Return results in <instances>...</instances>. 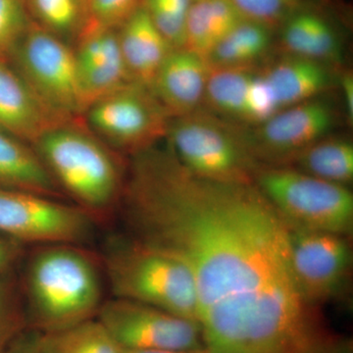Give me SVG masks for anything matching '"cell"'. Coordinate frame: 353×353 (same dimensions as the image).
Returning a JSON list of instances; mask_svg holds the SVG:
<instances>
[{"mask_svg": "<svg viewBox=\"0 0 353 353\" xmlns=\"http://www.w3.org/2000/svg\"><path fill=\"white\" fill-rule=\"evenodd\" d=\"M124 192L136 239L190 271L206 353H352L299 289L287 223L255 183L194 175L154 145L132 155Z\"/></svg>", "mask_w": 353, "mask_h": 353, "instance_id": "cell-1", "label": "cell"}, {"mask_svg": "<svg viewBox=\"0 0 353 353\" xmlns=\"http://www.w3.org/2000/svg\"><path fill=\"white\" fill-rule=\"evenodd\" d=\"M27 287L31 315L41 332L92 319L102 304L94 260L74 245L43 246L30 262Z\"/></svg>", "mask_w": 353, "mask_h": 353, "instance_id": "cell-2", "label": "cell"}, {"mask_svg": "<svg viewBox=\"0 0 353 353\" xmlns=\"http://www.w3.org/2000/svg\"><path fill=\"white\" fill-rule=\"evenodd\" d=\"M32 146L59 190L87 212L108 208L124 188L117 158L80 120L53 128Z\"/></svg>", "mask_w": 353, "mask_h": 353, "instance_id": "cell-3", "label": "cell"}, {"mask_svg": "<svg viewBox=\"0 0 353 353\" xmlns=\"http://www.w3.org/2000/svg\"><path fill=\"white\" fill-rule=\"evenodd\" d=\"M114 296L196 321V297L187 267L161 248L134 239L114 243L105 256Z\"/></svg>", "mask_w": 353, "mask_h": 353, "instance_id": "cell-4", "label": "cell"}, {"mask_svg": "<svg viewBox=\"0 0 353 353\" xmlns=\"http://www.w3.org/2000/svg\"><path fill=\"white\" fill-rule=\"evenodd\" d=\"M165 139L188 171L208 180L254 183L264 166L255 157L245 132L199 110L171 118Z\"/></svg>", "mask_w": 353, "mask_h": 353, "instance_id": "cell-5", "label": "cell"}, {"mask_svg": "<svg viewBox=\"0 0 353 353\" xmlns=\"http://www.w3.org/2000/svg\"><path fill=\"white\" fill-rule=\"evenodd\" d=\"M254 183L290 226L352 236L353 194L345 185L285 166H262Z\"/></svg>", "mask_w": 353, "mask_h": 353, "instance_id": "cell-6", "label": "cell"}, {"mask_svg": "<svg viewBox=\"0 0 353 353\" xmlns=\"http://www.w3.org/2000/svg\"><path fill=\"white\" fill-rule=\"evenodd\" d=\"M81 117L106 145L132 154L165 139L171 119L152 90L134 82L97 99Z\"/></svg>", "mask_w": 353, "mask_h": 353, "instance_id": "cell-7", "label": "cell"}, {"mask_svg": "<svg viewBox=\"0 0 353 353\" xmlns=\"http://www.w3.org/2000/svg\"><path fill=\"white\" fill-rule=\"evenodd\" d=\"M8 61L48 108L68 119L81 117L73 46L32 22Z\"/></svg>", "mask_w": 353, "mask_h": 353, "instance_id": "cell-8", "label": "cell"}, {"mask_svg": "<svg viewBox=\"0 0 353 353\" xmlns=\"http://www.w3.org/2000/svg\"><path fill=\"white\" fill-rule=\"evenodd\" d=\"M92 228L85 209L43 194L0 187V234L18 243L75 245L87 240Z\"/></svg>", "mask_w": 353, "mask_h": 353, "instance_id": "cell-9", "label": "cell"}, {"mask_svg": "<svg viewBox=\"0 0 353 353\" xmlns=\"http://www.w3.org/2000/svg\"><path fill=\"white\" fill-rule=\"evenodd\" d=\"M97 320L123 350L203 348L197 323L138 301L115 297L101 304Z\"/></svg>", "mask_w": 353, "mask_h": 353, "instance_id": "cell-10", "label": "cell"}, {"mask_svg": "<svg viewBox=\"0 0 353 353\" xmlns=\"http://www.w3.org/2000/svg\"><path fill=\"white\" fill-rule=\"evenodd\" d=\"M288 229L292 269L305 299L321 307L341 296L352 276L350 236L290 225Z\"/></svg>", "mask_w": 353, "mask_h": 353, "instance_id": "cell-11", "label": "cell"}, {"mask_svg": "<svg viewBox=\"0 0 353 353\" xmlns=\"http://www.w3.org/2000/svg\"><path fill=\"white\" fill-rule=\"evenodd\" d=\"M334 122L333 109L317 97L282 109L257 125L252 134H248V139L260 163L272 162L281 166L292 162L309 145L326 138Z\"/></svg>", "mask_w": 353, "mask_h": 353, "instance_id": "cell-12", "label": "cell"}, {"mask_svg": "<svg viewBox=\"0 0 353 353\" xmlns=\"http://www.w3.org/2000/svg\"><path fill=\"white\" fill-rule=\"evenodd\" d=\"M73 48L82 114L97 99L132 82L116 30L85 29Z\"/></svg>", "mask_w": 353, "mask_h": 353, "instance_id": "cell-13", "label": "cell"}, {"mask_svg": "<svg viewBox=\"0 0 353 353\" xmlns=\"http://www.w3.org/2000/svg\"><path fill=\"white\" fill-rule=\"evenodd\" d=\"M70 120L48 108L8 60H0V129L32 145Z\"/></svg>", "mask_w": 353, "mask_h": 353, "instance_id": "cell-14", "label": "cell"}, {"mask_svg": "<svg viewBox=\"0 0 353 353\" xmlns=\"http://www.w3.org/2000/svg\"><path fill=\"white\" fill-rule=\"evenodd\" d=\"M208 73L205 58L185 48H172L150 90L170 118L188 115L204 101Z\"/></svg>", "mask_w": 353, "mask_h": 353, "instance_id": "cell-15", "label": "cell"}, {"mask_svg": "<svg viewBox=\"0 0 353 353\" xmlns=\"http://www.w3.org/2000/svg\"><path fill=\"white\" fill-rule=\"evenodd\" d=\"M116 31L130 80L150 90L158 69L173 48L158 31L143 6Z\"/></svg>", "mask_w": 353, "mask_h": 353, "instance_id": "cell-16", "label": "cell"}, {"mask_svg": "<svg viewBox=\"0 0 353 353\" xmlns=\"http://www.w3.org/2000/svg\"><path fill=\"white\" fill-rule=\"evenodd\" d=\"M280 38L292 57L323 64L341 60L340 34L333 23L317 11L299 7L281 24Z\"/></svg>", "mask_w": 353, "mask_h": 353, "instance_id": "cell-17", "label": "cell"}, {"mask_svg": "<svg viewBox=\"0 0 353 353\" xmlns=\"http://www.w3.org/2000/svg\"><path fill=\"white\" fill-rule=\"evenodd\" d=\"M263 76L281 110L317 99L332 85L326 64L292 55L274 64Z\"/></svg>", "mask_w": 353, "mask_h": 353, "instance_id": "cell-18", "label": "cell"}, {"mask_svg": "<svg viewBox=\"0 0 353 353\" xmlns=\"http://www.w3.org/2000/svg\"><path fill=\"white\" fill-rule=\"evenodd\" d=\"M0 187L50 197L60 190L32 146L1 129Z\"/></svg>", "mask_w": 353, "mask_h": 353, "instance_id": "cell-19", "label": "cell"}, {"mask_svg": "<svg viewBox=\"0 0 353 353\" xmlns=\"http://www.w3.org/2000/svg\"><path fill=\"white\" fill-rule=\"evenodd\" d=\"M245 19L229 0H192L183 48L203 58L216 44Z\"/></svg>", "mask_w": 353, "mask_h": 353, "instance_id": "cell-20", "label": "cell"}, {"mask_svg": "<svg viewBox=\"0 0 353 353\" xmlns=\"http://www.w3.org/2000/svg\"><path fill=\"white\" fill-rule=\"evenodd\" d=\"M273 28L243 19L216 44L205 59L209 67H250L270 48Z\"/></svg>", "mask_w": 353, "mask_h": 353, "instance_id": "cell-21", "label": "cell"}, {"mask_svg": "<svg viewBox=\"0 0 353 353\" xmlns=\"http://www.w3.org/2000/svg\"><path fill=\"white\" fill-rule=\"evenodd\" d=\"M29 347L31 353H123L94 318L67 328L41 332Z\"/></svg>", "mask_w": 353, "mask_h": 353, "instance_id": "cell-22", "label": "cell"}, {"mask_svg": "<svg viewBox=\"0 0 353 353\" xmlns=\"http://www.w3.org/2000/svg\"><path fill=\"white\" fill-rule=\"evenodd\" d=\"M292 162L299 170L327 182L347 187L353 181V145L345 139H320Z\"/></svg>", "mask_w": 353, "mask_h": 353, "instance_id": "cell-23", "label": "cell"}, {"mask_svg": "<svg viewBox=\"0 0 353 353\" xmlns=\"http://www.w3.org/2000/svg\"><path fill=\"white\" fill-rule=\"evenodd\" d=\"M34 24L67 43H76L87 25L85 0H24Z\"/></svg>", "mask_w": 353, "mask_h": 353, "instance_id": "cell-24", "label": "cell"}, {"mask_svg": "<svg viewBox=\"0 0 353 353\" xmlns=\"http://www.w3.org/2000/svg\"><path fill=\"white\" fill-rule=\"evenodd\" d=\"M253 74L250 67H209L204 101L215 110L243 120Z\"/></svg>", "mask_w": 353, "mask_h": 353, "instance_id": "cell-25", "label": "cell"}, {"mask_svg": "<svg viewBox=\"0 0 353 353\" xmlns=\"http://www.w3.org/2000/svg\"><path fill=\"white\" fill-rule=\"evenodd\" d=\"M192 0H143L141 6L173 48H183Z\"/></svg>", "mask_w": 353, "mask_h": 353, "instance_id": "cell-26", "label": "cell"}, {"mask_svg": "<svg viewBox=\"0 0 353 353\" xmlns=\"http://www.w3.org/2000/svg\"><path fill=\"white\" fill-rule=\"evenodd\" d=\"M24 0H0V60H8L31 25Z\"/></svg>", "mask_w": 353, "mask_h": 353, "instance_id": "cell-27", "label": "cell"}, {"mask_svg": "<svg viewBox=\"0 0 353 353\" xmlns=\"http://www.w3.org/2000/svg\"><path fill=\"white\" fill-rule=\"evenodd\" d=\"M245 19L271 28L278 27L296 9L303 0H229Z\"/></svg>", "mask_w": 353, "mask_h": 353, "instance_id": "cell-28", "label": "cell"}, {"mask_svg": "<svg viewBox=\"0 0 353 353\" xmlns=\"http://www.w3.org/2000/svg\"><path fill=\"white\" fill-rule=\"evenodd\" d=\"M143 0H85L88 28L117 30L132 15ZM83 30V31H85Z\"/></svg>", "mask_w": 353, "mask_h": 353, "instance_id": "cell-29", "label": "cell"}, {"mask_svg": "<svg viewBox=\"0 0 353 353\" xmlns=\"http://www.w3.org/2000/svg\"><path fill=\"white\" fill-rule=\"evenodd\" d=\"M23 324L18 297L10 280L0 275V353H6Z\"/></svg>", "mask_w": 353, "mask_h": 353, "instance_id": "cell-30", "label": "cell"}, {"mask_svg": "<svg viewBox=\"0 0 353 353\" xmlns=\"http://www.w3.org/2000/svg\"><path fill=\"white\" fill-rule=\"evenodd\" d=\"M280 110L275 95L272 92L270 85L265 80L263 73L253 74L246 97L243 120L259 125L270 119L272 116Z\"/></svg>", "mask_w": 353, "mask_h": 353, "instance_id": "cell-31", "label": "cell"}, {"mask_svg": "<svg viewBox=\"0 0 353 353\" xmlns=\"http://www.w3.org/2000/svg\"><path fill=\"white\" fill-rule=\"evenodd\" d=\"M20 252V243L0 234V275L15 262Z\"/></svg>", "mask_w": 353, "mask_h": 353, "instance_id": "cell-32", "label": "cell"}, {"mask_svg": "<svg viewBox=\"0 0 353 353\" xmlns=\"http://www.w3.org/2000/svg\"><path fill=\"white\" fill-rule=\"evenodd\" d=\"M341 90L345 101V112L348 120L353 119V76L350 72L343 74L341 81Z\"/></svg>", "mask_w": 353, "mask_h": 353, "instance_id": "cell-33", "label": "cell"}, {"mask_svg": "<svg viewBox=\"0 0 353 353\" xmlns=\"http://www.w3.org/2000/svg\"><path fill=\"white\" fill-rule=\"evenodd\" d=\"M123 353H206V352L204 348H197V350H123Z\"/></svg>", "mask_w": 353, "mask_h": 353, "instance_id": "cell-34", "label": "cell"}, {"mask_svg": "<svg viewBox=\"0 0 353 353\" xmlns=\"http://www.w3.org/2000/svg\"><path fill=\"white\" fill-rule=\"evenodd\" d=\"M6 353H31V350H30L29 343H28V345H24V347L8 350Z\"/></svg>", "mask_w": 353, "mask_h": 353, "instance_id": "cell-35", "label": "cell"}, {"mask_svg": "<svg viewBox=\"0 0 353 353\" xmlns=\"http://www.w3.org/2000/svg\"></svg>", "mask_w": 353, "mask_h": 353, "instance_id": "cell-36", "label": "cell"}]
</instances>
